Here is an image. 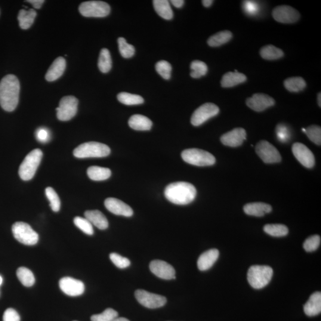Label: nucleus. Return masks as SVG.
I'll list each match as a JSON object with an SVG mask.
<instances>
[{"label": "nucleus", "instance_id": "1", "mask_svg": "<svg viewBox=\"0 0 321 321\" xmlns=\"http://www.w3.org/2000/svg\"><path fill=\"white\" fill-rule=\"evenodd\" d=\"M20 82L16 76L8 75L0 82V105L6 112H13L19 100Z\"/></svg>", "mask_w": 321, "mask_h": 321}, {"label": "nucleus", "instance_id": "2", "mask_svg": "<svg viewBox=\"0 0 321 321\" xmlns=\"http://www.w3.org/2000/svg\"><path fill=\"white\" fill-rule=\"evenodd\" d=\"M196 189L187 182L178 181L168 185L164 190L166 199L174 204L184 205L192 202L196 196Z\"/></svg>", "mask_w": 321, "mask_h": 321}, {"label": "nucleus", "instance_id": "3", "mask_svg": "<svg viewBox=\"0 0 321 321\" xmlns=\"http://www.w3.org/2000/svg\"><path fill=\"white\" fill-rule=\"evenodd\" d=\"M110 153V148L107 145L97 142H89L75 148L73 155L78 159L102 158L109 156Z\"/></svg>", "mask_w": 321, "mask_h": 321}, {"label": "nucleus", "instance_id": "4", "mask_svg": "<svg viewBox=\"0 0 321 321\" xmlns=\"http://www.w3.org/2000/svg\"><path fill=\"white\" fill-rule=\"evenodd\" d=\"M273 270L266 265H253L248 272V280L253 288L260 289L268 285L272 279Z\"/></svg>", "mask_w": 321, "mask_h": 321}, {"label": "nucleus", "instance_id": "5", "mask_svg": "<svg viewBox=\"0 0 321 321\" xmlns=\"http://www.w3.org/2000/svg\"><path fill=\"white\" fill-rule=\"evenodd\" d=\"M42 156V151L39 149L33 150L27 154L18 169V174L23 180H30L34 177L41 162Z\"/></svg>", "mask_w": 321, "mask_h": 321}, {"label": "nucleus", "instance_id": "6", "mask_svg": "<svg viewBox=\"0 0 321 321\" xmlns=\"http://www.w3.org/2000/svg\"><path fill=\"white\" fill-rule=\"evenodd\" d=\"M181 158L189 164L199 166L212 165L216 161L212 154L196 148L183 151L181 153Z\"/></svg>", "mask_w": 321, "mask_h": 321}, {"label": "nucleus", "instance_id": "7", "mask_svg": "<svg viewBox=\"0 0 321 321\" xmlns=\"http://www.w3.org/2000/svg\"><path fill=\"white\" fill-rule=\"evenodd\" d=\"M14 238L18 242L27 246L36 245L38 242L39 236L28 224L24 222H16L12 226Z\"/></svg>", "mask_w": 321, "mask_h": 321}, {"label": "nucleus", "instance_id": "8", "mask_svg": "<svg viewBox=\"0 0 321 321\" xmlns=\"http://www.w3.org/2000/svg\"><path fill=\"white\" fill-rule=\"evenodd\" d=\"M79 10L83 16L86 17H104L110 13V5L101 1L83 2L80 5Z\"/></svg>", "mask_w": 321, "mask_h": 321}, {"label": "nucleus", "instance_id": "9", "mask_svg": "<svg viewBox=\"0 0 321 321\" xmlns=\"http://www.w3.org/2000/svg\"><path fill=\"white\" fill-rule=\"evenodd\" d=\"M79 101L73 96H66L61 99L59 107L56 109L58 120L67 122L73 118L78 112Z\"/></svg>", "mask_w": 321, "mask_h": 321}, {"label": "nucleus", "instance_id": "10", "mask_svg": "<svg viewBox=\"0 0 321 321\" xmlns=\"http://www.w3.org/2000/svg\"><path fill=\"white\" fill-rule=\"evenodd\" d=\"M220 109L213 103H205L194 111L191 117V123L194 126L202 125L210 119L217 115Z\"/></svg>", "mask_w": 321, "mask_h": 321}, {"label": "nucleus", "instance_id": "11", "mask_svg": "<svg viewBox=\"0 0 321 321\" xmlns=\"http://www.w3.org/2000/svg\"><path fill=\"white\" fill-rule=\"evenodd\" d=\"M256 153L267 163L279 162L282 157L276 148L267 141L259 142L255 148Z\"/></svg>", "mask_w": 321, "mask_h": 321}, {"label": "nucleus", "instance_id": "12", "mask_svg": "<svg viewBox=\"0 0 321 321\" xmlns=\"http://www.w3.org/2000/svg\"><path fill=\"white\" fill-rule=\"evenodd\" d=\"M135 297L139 303L150 309L162 307L166 303V299L163 296L154 294L144 290H137L135 292Z\"/></svg>", "mask_w": 321, "mask_h": 321}, {"label": "nucleus", "instance_id": "13", "mask_svg": "<svg viewBox=\"0 0 321 321\" xmlns=\"http://www.w3.org/2000/svg\"><path fill=\"white\" fill-rule=\"evenodd\" d=\"M273 16L278 22L289 24L297 22L301 15L291 6L280 5L274 8Z\"/></svg>", "mask_w": 321, "mask_h": 321}, {"label": "nucleus", "instance_id": "14", "mask_svg": "<svg viewBox=\"0 0 321 321\" xmlns=\"http://www.w3.org/2000/svg\"><path fill=\"white\" fill-rule=\"evenodd\" d=\"M292 152L295 158L305 167L308 168L314 167L316 163L314 154L306 145L299 143L293 144Z\"/></svg>", "mask_w": 321, "mask_h": 321}, {"label": "nucleus", "instance_id": "15", "mask_svg": "<svg viewBox=\"0 0 321 321\" xmlns=\"http://www.w3.org/2000/svg\"><path fill=\"white\" fill-rule=\"evenodd\" d=\"M275 100L272 97L264 94H255L252 97L247 99L246 105L255 112H261L268 108L274 106Z\"/></svg>", "mask_w": 321, "mask_h": 321}, {"label": "nucleus", "instance_id": "16", "mask_svg": "<svg viewBox=\"0 0 321 321\" xmlns=\"http://www.w3.org/2000/svg\"><path fill=\"white\" fill-rule=\"evenodd\" d=\"M59 286L63 292L68 296H78L85 292V285L81 281L72 277H64L59 282Z\"/></svg>", "mask_w": 321, "mask_h": 321}, {"label": "nucleus", "instance_id": "17", "mask_svg": "<svg viewBox=\"0 0 321 321\" xmlns=\"http://www.w3.org/2000/svg\"><path fill=\"white\" fill-rule=\"evenodd\" d=\"M150 268L151 272L160 279L168 280L175 279L174 268L167 262L154 260L151 262Z\"/></svg>", "mask_w": 321, "mask_h": 321}, {"label": "nucleus", "instance_id": "18", "mask_svg": "<svg viewBox=\"0 0 321 321\" xmlns=\"http://www.w3.org/2000/svg\"><path fill=\"white\" fill-rule=\"evenodd\" d=\"M105 206L113 214L117 215H122L124 217H132L134 211L128 204L114 197H109L105 200Z\"/></svg>", "mask_w": 321, "mask_h": 321}, {"label": "nucleus", "instance_id": "19", "mask_svg": "<svg viewBox=\"0 0 321 321\" xmlns=\"http://www.w3.org/2000/svg\"><path fill=\"white\" fill-rule=\"evenodd\" d=\"M246 139V132L245 129L241 128H236L226 133L221 137L222 144L230 147L240 146Z\"/></svg>", "mask_w": 321, "mask_h": 321}, {"label": "nucleus", "instance_id": "20", "mask_svg": "<svg viewBox=\"0 0 321 321\" xmlns=\"http://www.w3.org/2000/svg\"><path fill=\"white\" fill-rule=\"evenodd\" d=\"M66 66V60L63 57H60L56 58L46 74V80L48 82H53L59 79L63 75Z\"/></svg>", "mask_w": 321, "mask_h": 321}, {"label": "nucleus", "instance_id": "21", "mask_svg": "<svg viewBox=\"0 0 321 321\" xmlns=\"http://www.w3.org/2000/svg\"><path fill=\"white\" fill-rule=\"evenodd\" d=\"M220 253L217 249H212L203 253L197 260V267L200 271H206L211 268L217 261Z\"/></svg>", "mask_w": 321, "mask_h": 321}, {"label": "nucleus", "instance_id": "22", "mask_svg": "<svg viewBox=\"0 0 321 321\" xmlns=\"http://www.w3.org/2000/svg\"><path fill=\"white\" fill-rule=\"evenodd\" d=\"M304 312L308 317H314L321 312V293L317 292L310 296L308 301L304 305Z\"/></svg>", "mask_w": 321, "mask_h": 321}, {"label": "nucleus", "instance_id": "23", "mask_svg": "<svg viewBox=\"0 0 321 321\" xmlns=\"http://www.w3.org/2000/svg\"><path fill=\"white\" fill-rule=\"evenodd\" d=\"M247 215L262 217L272 211V207L268 203L263 202H254L246 204L243 208Z\"/></svg>", "mask_w": 321, "mask_h": 321}, {"label": "nucleus", "instance_id": "24", "mask_svg": "<svg viewBox=\"0 0 321 321\" xmlns=\"http://www.w3.org/2000/svg\"><path fill=\"white\" fill-rule=\"evenodd\" d=\"M85 217L92 225H94L99 229L105 230L109 227V221L106 216L98 210L86 211L85 212Z\"/></svg>", "mask_w": 321, "mask_h": 321}, {"label": "nucleus", "instance_id": "25", "mask_svg": "<svg viewBox=\"0 0 321 321\" xmlns=\"http://www.w3.org/2000/svg\"><path fill=\"white\" fill-rule=\"evenodd\" d=\"M129 125L135 131H150L153 126V122L147 117L140 114L132 116L129 120Z\"/></svg>", "mask_w": 321, "mask_h": 321}, {"label": "nucleus", "instance_id": "26", "mask_svg": "<svg viewBox=\"0 0 321 321\" xmlns=\"http://www.w3.org/2000/svg\"><path fill=\"white\" fill-rule=\"evenodd\" d=\"M246 76L239 72H228L222 78L221 85L223 88H231L246 81Z\"/></svg>", "mask_w": 321, "mask_h": 321}, {"label": "nucleus", "instance_id": "27", "mask_svg": "<svg viewBox=\"0 0 321 321\" xmlns=\"http://www.w3.org/2000/svg\"><path fill=\"white\" fill-rule=\"evenodd\" d=\"M153 4L154 9L160 17L165 20H171L173 17V11L167 0H154Z\"/></svg>", "mask_w": 321, "mask_h": 321}, {"label": "nucleus", "instance_id": "28", "mask_svg": "<svg viewBox=\"0 0 321 321\" xmlns=\"http://www.w3.org/2000/svg\"><path fill=\"white\" fill-rule=\"evenodd\" d=\"M36 14V12L34 9H29L28 10L23 9L20 10L17 18L21 28L22 29L30 28L35 20Z\"/></svg>", "mask_w": 321, "mask_h": 321}, {"label": "nucleus", "instance_id": "29", "mask_svg": "<svg viewBox=\"0 0 321 321\" xmlns=\"http://www.w3.org/2000/svg\"><path fill=\"white\" fill-rule=\"evenodd\" d=\"M88 177L92 180L103 181L109 178L112 171L109 168L101 167L98 166H92L87 170Z\"/></svg>", "mask_w": 321, "mask_h": 321}, {"label": "nucleus", "instance_id": "30", "mask_svg": "<svg viewBox=\"0 0 321 321\" xmlns=\"http://www.w3.org/2000/svg\"><path fill=\"white\" fill-rule=\"evenodd\" d=\"M232 37L233 34L229 30H223L210 37L208 39V44L212 47H220L229 42Z\"/></svg>", "mask_w": 321, "mask_h": 321}, {"label": "nucleus", "instance_id": "31", "mask_svg": "<svg viewBox=\"0 0 321 321\" xmlns=\"http://www.w3.org/2000/svg\"><path fill=\"white\" fill-rule=\"evenodd\" d=\"M260 55L265 60H275L283 57L284 52L282 49L273 45H268L261 49Z\"/></svg>", "mask_w": 321, "mask_h": 321}, {"label": "nucleus", "instance_id": "32", "mask_svg": "<svg viewBox=\"0 0 321 321\" xmlns=\"http://www.w3.org/2000/svg\"><path fill=\"white\" fill-rule=\"evenodd\" d=\"M99 69L102 73H107L109 72L112 67V60L109 49H102L99 57L98 64Z\"/></svg>", "mask_w": 321, "mask_h": 321}, {"label": "nucleus", "instance_id": "33", "mask_svg": "<svg viewBox=\"0 0 321 321\" xmlns=\"http://www.w3.org/2000/svg\"><path fill=\"white\" fill-rule=\"evenodd\" d=\"M284 85L287 90L290 92H299L304 90L307 83L301 77H293L285 80Z\"/></svg>", "mask_w": 321, "mask_h": 321}, {"label": "nucleus", "instance_id": "34", "mask_svg": "<svg viewBox=\"0 0 321 321\" xmlns=\"http://www.w3.org/2000/svg\"><path fill=\"white\" fill-rule=\"evenodd\" d=\"M16 274L21 283L27 288L32 286L35 282L33 274L28 268L25 267L18 268Z\"/></svg>", "mask_w": 321, "mask_h": 321}, {"label": "nucleus", "instance_id": "35", "mask_svg": "<svg viewBox=\"0 0 321 321\" xmlns=\"http://www.w3.org/2000/svg\"><path fill=\"white\" fill-rule=\"evenodd\" d=\"M265 233L274 237H283L288 235V227L283 224H274L265 225L264 227Z\"/></svg>", "mask_w": 321, "mask_h": 321}, {"label": "nucleus", "instance_id": "36", "mask_svg": "<svg viewBox=\"0 0 321 321\" xmlns=\"http://www.w3.org/2000/svg\"><path fill=\"white\" fill-rule=\"evenodd\" d=\"M117 99L120 103L127 106H135L144 103V100L140 95L132 94L128 92H121L117 95Z\"/></svg>", "mask_w": 321, "mask_h": 321}, {"label": "nucleus", "instance_id": "37", "mask_svg": "<svg viewBox=\"0 0 321 321\" xmlns=\"http://www.w3.org/2000/svg\"><path fill=\"white\" fill-rule=\"evenodd\" d=\"M190 69L192 72L190 76L194 79H198L206 75L208 72V67L203 61L194 60L190 64Z\"/></svg>", "mask_w": 321, "mask_h": 321}, {"label": "nucleus", "instance_id": "38", "mask_svg": "<svg viewBox=\"0 0 321 321\" xmlns=\"http://www.w3.org/2000/svg\"><path fill=\"white\" fill-rule=\"evenodd\" d=\"M119 49L120 54L125 58H130L134 56L135 49L134 46L128 44L126 40L122 37L118 39Z\"/></svg>", "mask_w": 321, "mask_h": 321}, {"label": "nucleus", "instance_id": "39", "mask_svg": "<svg viewBox=\"0 0 321 321\" xmlns=\"http://www.w3.org/2000/svg\"><path fill=\"white\" fill-rule=\"evenodd\" d=\"M45 194L47 196L49 202H50L51 208L54 212L60 211L61 202L59 196L57 193L51 187H48L45 189Z\"/></svg>", "mask_w": 321, "mask_h": 321}, {"label": "nucleus", "instance_id": "40", "mask_svg": "<svg viewBox=\"0 0 321 321\" xmlns=\"http://www.w3.org/2000/svg\"><path fill=\"white\" fill-rule=\"evenodd\" d=\"M302 130L312 142L320 146L321 144V129L320 126L313 125L309 126L307 129Z\"/></svg>", "mask_w": 321, "mask_h": 321}, {"label": "nucleus", "instance_id": "41", "mask_svg": "<svg viewBox=\"0 0 321 321\" xmlns=\"http://www.w3.org/2000/svg\"><path fill=\"white\" fill-rule=\"evenodd\" d=\"M76 226L88 235H93L94 228L92 224L86 218L76 217L74 219Z\"/></svg>", "mask_w": 321, "mask_h": 321}, {"label": "nucleus", "instance_id": "42", "mask_svg": "<svg viewBox=\"0 0 321 321\" xmlns=\"http://www.w3.org/2000/svg\"><path fill=\"white\" fill-rule=\"evenodd\" d=\"M119 314L117 311L112 308H108L103 313L94 315L91 317L92 321H113L118 317Z\"/></svg>", "mask_w": 321, "mask_h": 321}, {"label": "nucleus", "instance_id": "43", "mask_svg": "<svg viewBox=\"0 0 321 321\" xmlns=\"http://www.w3.org/2000/svg\"><path fill=\"white\" fill-rule=\"evenodd\" d=\"M156 69L157 73L163 79L166 80L170 79L172 67L171 64L167 61L165 60L159 61L156 65Z\"/></svg>", "mask_w": 321, "mask_h": 321}, {"label": "nucleus", "instance_id": "44", "mask_svg": "<svg viewBox=\"0 0 321 321\" xmlns=\"http://www.w3.org/2000/svg\"><path fill=\"white\" fill-rule=\"evenodd\" d=\"M321 244V237L319 235L312 236L305 241L304 248L306 251L314 252L316 251Z\"/></svg>", "mask_w": 321, "mask_h": 321}, {"label": "nucleus", "instance_id": "45", "mask_svg": "<svg viewBox=\"0 0 321 321\" xmlns=\"http://www.w3.org/2000/svg\"><path fill=\"white\" fill-rule=\"evenodd\" d=\"M110 258L113 263L116 265L117 267L124 269V268H128L131 265V261L129 259L122 256L116 253H112L110 255Z\"/></svg>", "mask_w": 321, "mask_h": 321}, {"label": "nucleus", "instance_id": "46", "mask_svg": "<svg viewBox=\"0 0 321 321\" xmlns=\"http://www.w3.org/2000/svg\"><path fill=\"white\" fill-rule=\"evenodd\" d=\"M276 135L278 139L282 143H285L290 138V132L287 126L283 124H280L277 126Z\"/></svg>", "mask_w": 321, "mask_h": 321}, {"label": "nucleus", "instance_id": "47", "mask_svg": "<svg viewBox=\"0 0 321 321\" xmlns=\"http://www.w3.org/2000/svg\"><path fill=\"white\" fill-rule=\"evenodd\" d=\"M36 138L40 143L45 144L51 140V133L45 128H39L35 132Z\"/></svg>", "mask_w": 321, "mask_h": 321}, {"label": "nucleus", "instance_id": "48", "mask_svg": "<svg viewBox=\"0 0 321 321\" xmlns=\"http://www.w3.org/2000/svg\"><path fill=\"white\" fill-rule=\"evenodd\" d=\"M244 10L249 15L257 14L259 7L257 2L252 1H245L243 4Z\"/></svg>", "mask_w": 321, "mask_h": 321}, {"label": "nucleus", "instance_id": "49", "mask_svg": "<svg viewBox=\"0 0 321 321\" xmlns=\"http://www.w3.org/2000/svg\"><path fill=\"white\" fill-rule=\"evenodd\" d=\"M20 317L16 310L8 308L4 312L3 321H20Z\"/></svg>", "mask_w": 321, "mask_h": 321}, {"label": "nucleus", "instance_id": "50", "mask_svg": "<svg viewBox=\"0 0 321 321\" xmlns=\"http://www.w3.org/2000/svg\"><path fill=\"white\" fill-rule=\"evenodd\" d=\"M27 2H29L30 4H32L33 7L36 9H39L41 8L42 4H44L45 1L44 0H29V1H27Z\"/></svg>", "mask_w": 321, "mask_h": 321}, {"label": "nucleus", "instance_id": "51", "mask_svg": "<svg viewBox=\"0 0 321 321\" xmlns=\"http://www.w3.org/2000/svg\"><path fill=\"white\" fill-rule=\"evenodd\" d=\"M170 2L176 8H181L184 4L183 0H171Z\"/></svg>", "mask_w": 321, "mask_h": 321}, {"label": "nucleus", "instance_id": "52", "mask_svg": "<svg viewBox=\"0 0 321 321\" xmlns=\"http://www.w3.org/2000/svg\"><path fill=\"white\" fill-rule=\"evenodd\" d=\"M203 6L205 7H209L212 4L213 1L212 0H203L202 1Z\"/></svg>", "mask_w": 321, "mask_h": 321}, {"label": "nucleus", "instance_id": "53", "mask_svg": "<svg viewBox=\"0 0 321 321\" xmlns=\"http://www.w3.org/2000/svg\"><path fill=\"white\" fill-rule=\"evenodd\" d=\"M113 321H130L128 319H125V318L122 317H117L116 319H114Z\"/></svg>", "mask_w": 321, "mask_h": 321}, {"label": "nucleus", "instance_id": "54", "mask_svg": "<svg viewBox=\"0 0 321 321\" xmlns=\"http://www.w3.org/2000/svg\"><path fill=\"white\" fill-rule=\"evenodd\" d=\"M318 104H319V106L321 107V92L318 94Z\"/></svg>", "mask_w": 321, "mask_h": 321}, {"label": "nucleus", "instance_id": "55", "mask_svg": "<svg viewBox=\"0 0 321 321\" xmlns=\"http://www.w3.org/2000/svg\"><path fill=\"white\" fill-rule=\"evenodd\" d=\"M2 283V278L0 276V286L1 285V284Z\"/></svg>", "mask_w": 321, "mask_h": 321}]
</instances>
